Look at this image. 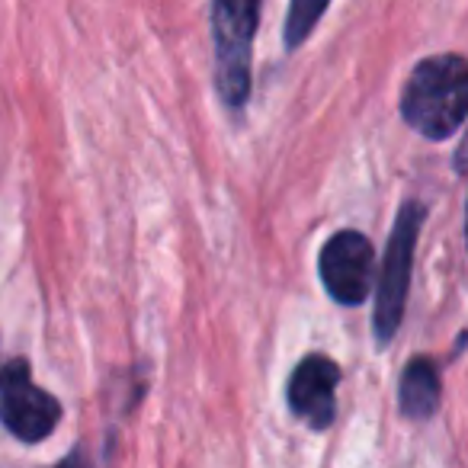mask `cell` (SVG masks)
Listing matches in <instances>:
<instances>
[{
  "mask_svg": "<svg viewBox=\"0 0 468 468\" xmlns=\"http://www.w3.org/2000/svg\"><path fill=\"white\" fill-rule=\"evenodd\" d=\"M261 0H215V87L231 110H241L250 93V52H254Z\"/></svg>",
  "mask_w": 468,
  "mask_h": 468,
  "instance_id": "cell-2",
  "label": "cell"
},
{
  "mask_svg": "<svg viewBox=\"0 0 468 468\" xmlns=\"http://www.w3.org/2000/svg\"><path fill=\"white\" fill-rule=\"evenodd\" d=\"M327 4L331 0H289V14H286V48H299L302 42L312 36V29L318 27V20L324 16Z\"/></svg>",
  "mask_w": 468,
  "mask_h": 468,
  "instance_id": "cell-8",
  "label": "cell"
},
{
  "mask_svg": "<svg viewBox=\"0 0 468 468\" xmlns=\"http://www.w3.org/2000/svg\"><path fill=\"white\" fill-rule=\"evenodd\" d=\"M58 468H87V459H84V452H71L65 462H61Z\"/></svg>",
  "mask_w": 468,
  "mask_h": 468,
  "instance_id": "cell-9",
  "label": "cell"
},
{
  "mask_svg": "<svg viewBox=\"0 0 468 468\" xmlns=\"http://www.w3.org/2000/svg\"><path fill=\"white\" fill-rule=\"evenodd\" d=\"M420 225H423V206L420 202H404L401 212H398L395 228H391L382 273H378V289H376V318H372V324H376V337L382 344H388L398 334V327H401Z\"/></svg>",
  "mask_w": 468,
  "mask_h": 468,
  "instance_id": "cell-3",
  "label": "cell"
},
{
  "mask_svg": "<svg viewBox=\"0 0 468 468\" xmlns=\"http://www.w3.org/2000/svg\"><path fill=\"white\" fill-rule=\"evenodd\" d=\"M440 404V376L427 356L408 363L401 376V410L410 420H427Z\"/></svg>",
  "mask_w": 468,
  "mask_h": 468,
  "instance_id": "cell-7",
  "label": "cell"
},
{
  "mask_svg": "<svg viewBox=\"0 0 468 468\" xmlns=\"http://www.w3.org/2000/svg\"><path fill=\"white\" fill-rule=\"evenodd\" d=\"M61 408L48 391L33 385L23 359L0 369V423L23 442H39L55 430Z\"/></svg>",
  "mask_w": 468,
  "mask_h": 468,
  "instance_id": "cell-4",
  "label": "cell"
},
{
  "mask_svg": "<svg viewBox=\"0 0 468 468\" xmlns=\"http://www.w3.org/2000/svg\"><path fill=\"white\" fill-rule=\"evenodd\" d=\"M340 382V369L334 359L327 356H308L299 363V369L292 372V382H289V408L308 420L312 427L324 430L331 427L334 410V388Z\"/></svg>",
  "mask_w": 468,
  "mask_h": 468,
  "instance_id": "cell-6",
  "label": "cell"
},
{
  "mask_svg": "<svg viewBox=\"0 0 468 468\" xmlns=\"http://www.w3.org/2000/svg\"><path fill=\"white\" fill-rule=\"evenodd\" d=\"M401 112L430 142L455 135L468 112V68L462 55H433L410 71Z\"/></svg>",
  "mask_w": 468,
  "mask_h": 468,
  "instance_id": "cell-1",
  "label": "cell"
},
{
  "mask_svg": "<svg viewBox=\"0 0 468 468\" xmlns=\"http://www.w3.org/2000/svg\"><path fill=\"white\" fill-rule=\"evenodd\" d=\"M372 244L359 231H340L321 250V280L340 305H359L372 289Z\"/></svg>",
  "mask_w": 468,
  "mask_h": 468,
  "instance_id": "cell-5",
  "label": "cell"
}]
</instances>
